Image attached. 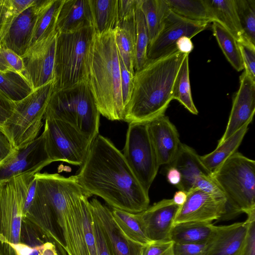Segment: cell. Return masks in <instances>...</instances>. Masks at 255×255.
Instances as JSON below:
<instances>
[{"mask_svg": "<svg viewBox=\"0 0 255 255\" xmlns=\"http://www.w3.org/2000/svg\"><path fill=\"white\" fill-rule=\"evenodd\" d=\"M249 221L215 226L205 255H237L244 243Z\"/></svg>", "mask_w": 255, "mask_h": 255, "instance_id": "7402d4cb", "label": "cell"}, {"mask_svg": "<svg viewBox=\"0 0 255 255\" xmlns=\"http://www.w3.org/2000/svg\"><path fill=\"white\" fill-rule=\"evenodd\" d=\"M245 39L255 45V0H235Z\"/></svg>", "mask_w": 255, "mask_h": 255, "instance_id": "74e56055", "label": "cell"}, {"mask_svg": "<svg viewBox=\"0 0 255 255\" xmlns=\"http://www.w3.org/2000/svg\"><path fill=\"white\" fill-rule=\"evenodd\" d=\"M35 174H22L0 185V255H17L24 202Z\"/></svg>", "mask_w": 255, "mask_h": 255, "instance_id": "ba28073f", "label": "cell"}, {"mask_svg": "<svg viewBox=\"0 0 255 255\" xmlns=\"http://www.w3.org/2000/svg\"><path fill=\"white\" fill-rule=\"evenodd\" d=\"M207 243L187 244L174 243V255H205L207 249Z\"/></svg>", "mask_w": 255, "mask_h": 255, "instance_id": "7dc6e473", "label": "cell"}, {"mask_svg": "<svg viewBox=\"0 0 255 255\" xmlns=\"http://www.w3.org/2000/svg\"><path fill=\"white\" fill-rule=\"evenodd\" d=\"M93 26L89 0H64L56 22L57 33L72 32Z\"/></svg>", "mask_w": 255, "mask_h": 255, "instance_id": "cb8c5ba5", "label": "cell"}, {"mask_svg": "<svg viewBox=\"0 0 255 255\" xmlns=\"http://www.w3.org/2000/svg\"><path fill=\"white\" fill-rule=\"evenodd\" d=\"M193 188H197L211 195L225 196L211 175H200L195 181Z\"/></svg>", "mask_w": 255, "mask_h": 255, "instance_id": "f6af8a7d", "label": "cell"}, {"mask_svg": "<svg viewBox=\"0 0 255 255\" xmlns=\"http://www.w3.org/2000/svg\"><path fill=\"white\" fill-rule=\"evenodd\" d=\"M166 178L169 183L175 185L176 187L180 183L181 180L180 172L177 169L172 166H170L168 169Z\"/></svg>", "mask_w": 255, "mask_h": 255, "instance_id": "db71d44e", "label": "cell"}, {"mask_svg": "<svg viewBox=\"0 0 255 255\" xmlns=\"http://www.w3.org/2000/svg\"><path fill=\"white\" fill-rule=\"evenodd\" d=\"M114 31L119 57L128 70L134 74L135 35L128 30L119 27H117Z\"/></svg>", "mask_w": 255, "mask_h": 255, "instance_id": "8d00e7d4", "label": "cell"}, {"mask_svg": "<svg viewBox=\"0 0 255 255\" xmlns=\"http://www.w3.org/2000/svg\"><path fill=\"white\" fill-rule=\"evenodd\" d=\"M89 202L109 241L114 255H141L144 246L132 241L123 233L116 222L111 209L96 198Z\"/></svg>", "mask_w": 255, "mask_h": 255, "instance_id": "44dd1931", "label": "cell"}, {"mask_svg": "<svg viewBox=\"0 0 255 255\" xmlns=\"http://www.w3.org/2000/svg\"><path fill=\"white\" fill-rule=\"evenodd\" d=\"M89 198L74 200L64 217L61 230L68 255H98Z\"/></svg>", "mask_w": 255, "mask_h": 255, "instance_id": "8fae6325", "label": "cell"}, {"mask_svg": "<svg viewBox=\"0 0 255 255\" xmlns=\"http://www.w3.org/2000/svg\"><path fill=\"white\" fill-rule=\"evenodd\" d=\"M207 2L215 22L227 29L238 43L248 41L244 37L235 0H207Z\"/></svg>", "mask_w": 255, "mask_h": 255, "instance_id": "d4e9b609", "label": "cell"}, {"mask_svg": "<svg viewBox=\"0 0 255 255\" xmlns=\"http://www.w3.org/2000/svg\"><path fill=\"white\" fill-rule=\"evenodd\" d=\"M139 0H118V23L135 17Z\"/></svg>", "mask_w": 255, "mask_h": 255, "instance_id": "bcb514c9", "label": "cell"}, {"mask_svg": "<svg viewBox=\"0 0 255 255\" xmlns=\"http://www.w3.org/2000/svg\"><path fill=\"white\" fill-rule=\"evenodd\" d=\"M17 255H68L64 246L28 221H22Z\"/></svg>", "mask_w": 255, "mask_h": 255, "instance_id": "ffe728a7", "label": "cell"}, {"mask_svg": "<svg viewBox=\"0 0 255 255\" xmlns=\"http://www.w3.org/2000/svg\"><path fill=\"white\" fill-rule=\"evenodd\" d=\"M57 32L32 45L21 57L24 76L33 90L54 80Z\"/></svg>", "mask_w": 255, "mask_h": 255, "instance_id": "5bb4252c", "label": "cell"}, {"mask_svg": "<svg viewBox=\"0 0 255 255\" xmlns=\"http://www.w3.org/2000/svg\"><path fill=\"white\" fill-rule=\"evenodd\" d=\"M180 207L172 199H163L139 213L146 235L151 241L169 240Z\"/></svg>", "mask_w": 255, "mask_h": 255, "instance_id": "ac0fdd59", "label": "cell"}, {"mask_svg": "<svg viewBox=\"0 0 255 255\" xmlns=\"http://www.w3.org/2000/svg\"><path fill=\"white\" fill-rule=\"evenodd\" d=\"M52 162L46 150L43 131L28 145L15 149L0 163V185L22 174L40 172Z\"/></svg>", "mask_w": 255, "mask_h": 255, "instance_id": "4fadbf2b", "label": "cell"}, {"mask_svg": "<svg viewBox=\"0 0 255 255\" xmlns=\"http://www.w3.org/2000/svg\"><path fill=\"white\" fill-rule=\"evenodd\" d=\"M0 89L14 102L22 100L34 91L24 75L13 71L0 72Z\"/></svg>", "mask_w": 255, "mask_h": 255, "instance_id": "e575fe53", "label": "cell"}, {"mask_svg": "<svg viewBox=\"0 0 255 255\" xmlns=\"http://www.w3.org/2000/svg\"><path fill=\"white\" fill-rule=\"evenodd\" d=\"M187 197V192L179 190L176 191L172 199L173 201L176 205L181 206L186 201Z\"/></svg>", "mask_w": 255, "mask_h": 255, "instance_id": "11a10c76", "label": "cell"}, {"mask_svg": "<svg viewBox=\"0 0 255 255\" xmlns=\"http://www.w3.org/2000/svg\"><path fill=\"white\" fill-rule=\"evenodd\" d=\"M87 81L100 114L110 121H124L126 108L114 31L95 34Z\"/></svg>", "mask_w": 255, "mask_h": 255, "instance_id": "3957f363", "label": "cell"}, {"mask_svg": "<svg viewBox=\"0 0 255 255\" xmlns=\"http://www.w3.org/2000/svg\"><path fill=\"white\" fill-rule=\"evenodd\" d=\"M176 46L179 52L185 54H189L194 47L191 38L187 36L180 37L177 41Z\"/></svg>", "mask_w": 255, "mask_h": 255, "instance_id": "f5cc1de1", "label": "cell"}, {"mask_svg": "<svg viewBox=\"0 0 255 255\" xmlns=\"http://www.w3.org/2000/svg\"><path fill=\"white\" fill-rule=\"evenodd\" d=\"M255 113V79L244 70L240 77V87L233 100L225 131L219 140L220 144L246 124H250Z\"/></svg>", "mask_w": 255, "mask_h": 255, "instance_id": "e0dca14e", "label": "cell"}, {"mask_svg": "<svg viewBox=\"0 0 255 255\" xmlns=\"http://www.w3.org/2000/svg\"><path fill=\"white\" fill-rule=\"evenodd\" d=\"M24 71L22 58L11 50L0 47V72L13 71L24 75Z\"/></svg>", "mask_w": 255, "mask_h": 255, "instance_id": "f35d334b", "label": "cell"}, {"mask_svg": "<svg viewBox=\"0 0 255 255\" xmlns=\"http://www.w3.org/2000/svg\"><path fill=\"white\" fill-rule=\"evenodd\" d=\"M64 0H47L39 11L30 48L56 32V22Z\"/></svg>", "mask_w": 255, "mask_h": 255, "instance_id": "f1b7e54d", "label": "cell"}, {"mask_svg": "<svg viewBox=\"0 0 255 255\" xmlns=\"http://www.w3.org/2000/svg\"><path fill=\"white\" fill-rule=\"evenodd\" d=\"M100 115L87 81H83L54 89L44 119L70 124L93 141L99 134Z\"/></svg>", "mask_w": 255, "mask_h": 255, "instance_id": "277c9868", "label": "cell"}, {"mask_svg": "<svg viewBox=\"0 0 255 255\" xmlns=\"http://www.w3.org/2000/svg\"><path fill=\"white\" fill-rule=\"evenodd\" d=\"M113 216L123 233L132 241L145 246L151 241L147 237L139 213L112 207Z\"/></svg>", "mask_w": 255, "mask_h": 255, "instance_id": "4dcf8cb0", "label": "cell"}, {"mask_svg": "<svg viewBox=\"0 0 255 255\" xmlns=\"http://www.w3.org/2000/svg\"><path fill=\"white\" fill-rule=\"evenodd\" d=\"M215 226L211 222H185L174 224L169 240L175 244H204L212 236Z\"/></svg>", "mask_w": 255, "mask_h": 255, "instance_id": "484cf974", "label": "cell"}, {"mask_svg": "<svg viewBox=\"0 0 255 255\" xmlns=\"http://www.w3.org/2000/svg\"><path fill=\"white\" fill-rule=\"evenodd\" d=\"M14 150L7 136L0 128V163Z\"/></svg>", "mask_w": 255, "mask_h": 255, "instance_id": "f907efd6", "label": "cell"}, {"mask_svg": "<svg viewBox=\"0 0 255 255\" xmlns=\"http://www.w3.org/2000/svg\"><path fill=\"white\" fill-rule=\"evenodd\" d=\"M172 98L173 100L178 101L191 114H198L191 94L189 79V54L184 58L176 77L173 89Z\"/></svg>", "mask_w": 255, "mask_h": 255, "instance_id": "836d02e7", "label": "cell"}, {"mask_svg": "<svg viewBox=\"0 0 255 255\" xmlns=\"http://www.w3.org/2000/svg\"><path fill=\"white\" fill-rule=\"evenodd\" d=\"M244 69L255 79V45L245 41L238 43Z\"/></svg>", "mask_w": 255, "mask_h": 255, "instance_id": "7bdbcfd3", "label": "cell"}, {"mask_svg": "<svg viewBox=\"0 0 255 255\" xmlns=\"http://www.w3.org/2000/svg\"><path fill=\"white\" fill-rule=\"evenodd\" d=\"M188 54L175 51L147 61L134 72L133 89L124 121L128 124L148 123L164 115L173 100L176 77Z\"/></svg>", "mask_w": 255, "mask_h": 255, "instance_id": "7a4b0ae2", "label": "cell"}, {"mask_svg": "<svg viewBox=\"0 0 255 255\" xmlns=\"http://www.w3.org/2000/svg\"><path fill=\"white\" fill-rule=\"evenodd\" d=\"M209 24L185 18L170 9L159 32L148 44L147 61L157 59L178 50L176 43L180 37L187 36L191 39L207 28Z\"/></svg>", "mask_w": 255, "mask_h": 255, "instance_id": "7c38bea8", "label": "cell"}, {"mask_svg": "<svg viewBox=\"0 0 255 255\" xmlns=\"http://www.w3.org/2000/svg\"><path fill=\"white\" fill-rule=\"evenodd\" d=\"M134 72L141 69L147 62V50L149 42V35L144 16L139 6L135 14Z\"/></svg>", "mask_w": 255, "mask_h": 255, "instance_id": "d590c367", "label": "cell"}, {"mask_svg": "<svg viewBox=\"0 0 255 255\" xmlns=\"http://www.w3.org/2000/svg\"><path fill=\"white\" fill-rule=\"evenodd\" d=\"M150 138L160 165H170L181 142L175 126L165 115L147 123Z\"/></svg>", "mask_w": 255, "mask_h": 255, "instance_id": "d6986e66", "label": "cell"}, {"mask_svg": "<svg viewBox=\"0 0 255 255\" xmlns=\"http://www.w3.org/2000/svg\"><path fill=\"white\" fill-rule=\"evenodd\" d=\"M185 203L180 206L174 224L185 222H208L225 218L227 200L225 196L211 195L197 188L187 192Z\"/></svg>", "mask_w": 255, "mask_h": 255, "instance_id": "9a60e30c", "label": "cell"}, {"mask_svg": "<svg viewBox=\"0 0 255 255\" xmlns=\"http://www.w3.org/2000/svg\"><path fill=\"white\" fill-rule=\"evenodd\" d=\"M96 34L114 31L118 25V0H89Z\"/></svg>", "mask_w": 255, "mask_h": 255, "instance_id": "4316f807", "label": "cell"}, {"mask_svg": "<svg viewBox=\"0 0 255 255\" xmlns=\"http://www.w3.org/2000/svg\"><path fill=\"white\" fill-rule=\"evenodd\" d=\"M169 9L185 18L209 23L215 22L207 0H165Z\"/></svg>", "mask_w": 255, "mask_h": 255, "instance_id": "f546056e", "label": "cell"}, {"mask_svg": "<svg viewBox=\"0 0 255 255\" xmlns=\"http://www.w3.org/2000/svg\"><path fill=\"white\" fill-rule=\"evenodd\" d=\"M171 240L153 241L143 247L141 255H174Z\"/></svg>", "mask_w": 255, "mask_h": 255, "instance_id": "ee69618b", "label": "cell"}, {"mask_svg": "<svg viewBox=\"0 0 255 255\" xmlns=\"http://www.w3.org/2000/svg\"><path fill=\"white\" fill-rule=\"evenodd\" d=\"M15 107V102L0 89V128H3L10 118Z\"/></svg>", "mask_w": 255, "mask_h": 255, "instance_id": "c3c4849f", "label": "cell"}, {"mask_svg": "<svg viewBox=\"0 0 255 255\" xmlns=\"http://www.w3.org/2000/svg\"><path fill=\"white\" fill-rule=\"evenodd\" d=\"M169 165L175 167L180 172L181 180L176 187L186 192L193 188L195 181L200 175H212L203 164L200 156L196 151L182 143L174 160Z\"/></svg>", "mask_w": 255, "mask_h": 255, "instance_id": "603a6c76", "label": "cell"}, {"mask_svg": "<svg viewBox=\"0 0 255 255\" xmlns=\"http://www.w3.org/2000/svg\"><path fill=\"white\" fill-rule=\"evenodd\" d=\"M95 35L93 26L72 32L57 33L54 89L87 81L90 51Z\"/></svg>", "mask_w": 255, "mask_h": 255, "instance_id": "8992f818", "label": "cell"}, {"mask_svg": "<svg viewBox=\"0 0 255 255\" xmlns=\"http://www.w3.org/2000/svg\"><path fill=\"white\" fill-rule=\"evenodd\" d=\"M119 59L121 69L122 94L123 103L126 109L133 89L134 74L128 70L120 57Z\"/></svg>", "mask_w": 255, "mask_h": 255, "instance_id": "b9f144b4", "label": "cell"}, {"mask_svg": "<svg viewBox=\"0 0 255 255\" xmlns=\"http://www.w3.org/2000/svg\"><path fill=\"white\" fill-rule=\"evenodd\" d=\"M250 124H246L241 129L219 145L212 152L200 156L201 161L211 173L225 160L237 152L243 140Z\"/></svg>", "mask_w": 255, "mask_h": 255, "instance_id": "83f0119b", "label": "cell"}, {"mask_svg": "<svg viewBox=\"0 0 255 255\" xmlns=\"http://www.w3.org/2000/svg\"><path fill=\"white\" fill-rule=\"evenodd\" d=\"M10 15L7 0H0V43L6 28Z\"/></svg>", "mask_w": 255, "mask_h": 255, "instance_id": "816d5d0a", "label": "cell"}, {"mask_svg": "<svg viewBox=\"0 0 255 255\" xmlns=\"http://www.w3.org/2000/svg\"><path fill=\"white\" fill-rule=\"evenodd\" d=\"M92 212L98 255H114L109 241L97 217L92 210Z\"/></svg>", "mask_w": 255, "mask_h": 255, "instance_id": "ab89813d", "label": "cell"}, {"mask_svg": "<svg viewBox=\"0 0 255 255\" xmlns=\"http://www.w3.org/2000/svg\"><path fill=\"white\" fill-rule=\"evenodd\" d=\"M43 132L46 150L53 162L63 161L81 166L92 142L67 123L45 118Z\"/></svg>", "mask_w": 255, "mask_h": 255, "instance_id": "9c48e42d", "label": "cell"}, {"mask_svg": "<svg viewBox=\"0 0 255 255\" xmlns=\"http://www.w3.org/2000/svg\"><path fill=\"white\" fill-rule=\"evenodd\" d=\"M11 15H17L31 5L35 2L36 0H6Z\"/></svg>", "mask_w": 255, "mask_h": 255, "instance_id": "681fc988", "label": "cell"}, {"mask_svg": "<svg viewBox=\"0 0 255 255\" xmlns=\"http://www.w3.org/2000/svg\"><path fill=\"white\" fill-rule=\"evenodd\" d=\"M139 6L146 22L149 43L160 30L170 9L165 0H139Z\"/></svg>", "mask_w": 255, "mask_h": 255, "instance_id": "1f68e13d", "label": "cell"}, {"mask_svg": "<svg viewBox=\"0 0 255 255\" xmlns=\"http://www.w3.org/2000/svg\"><path fill=\"white\" fill-rule=\"evenodd\" d=\"M122 153L136 179L148 193L160 165L147 123L129 124Z\"/></svg>", "mask_w": 255, "mask_h": 255, "instance_id": "30bf717a", "label": "cell"}, {"mask_svg": "<svg viewBox=\"0 0 255 255\" xmlns=\"http://www.w3.org/2000/svg\"><path fill=\"white\" fill-rule=\"evenodd\" d=\"M227 200L225 218L255 210V161L237 151L212 173Z\"/></svg>", "mask_w": 255, "mask_h": 255, "instance_id": "5b68a950", "label": "cell"}, {"mask_svg": "<svg viewBox=\"0 0 255 255\" xmlns=\"http://www.w3.org/2000/svg\"><path fill=\"white\" fill-rule=\"evenodd\" d=\"M54 81L34 91L22 100L15 102V107L2 130L15 149L24 148L39 135L51 96Z\"/></svg>", "mask_w": 255, "mask_h": 255, "instance_id": "52a82bcc", "label": "cell"}, {"mask_svg": "<svg viewBox=\"0 0 255 255\" xmlns=\"http://www.w3.org/2000/svg\"><path fill=\"white\" fill-rule=\"evenodd\" d=\"M247 215L249 221L247 232L237 255H255V210Z\"/></svg>", "mask_w": 255, "mask_h": 255, "instance_id": "60d3db41", "label": "cell"}, {"mask_svg": "<svg viewBox=\"0 0 255 255\" xmlns=\"http://www.w3.org/2000/svg\"><path fill=\"white\" fill-rule=\"evenodd\" d=\"M212 23L214 35L226 58L237 71H242L244 65L238 41L222 25L217 22Z\"/></svg>", "mask_w": 255, "mask_h": 255, "instance_id": "d6a6232c", "label": "cell"}, {"mask_svg": "<svg viewBox=\"0 0 255 255\" xmlns=\"http://www.w3.org/2000/svg\"><path fill=\"white\" fill-rule=\"evenodd\" d=\"M75 175L90 196L100 197L113 208L139 213L148 207V193L136 179L123 153L101 134L92 142Z\"/></svg>", "mask_w": 255, "mask_h": 255, "instance_id": "6da1fadb", "label": "cell"}, {"mask_svg": "<svg viewBox=\"0 0 255 255\" xmlns=\"http://www.w3.org/2000/svg\"><path fill=\"white\" fill-rule=\"evenodd\" d=\"M47 0H36L34 4L15 15H10L0 47L22 57L30 48L39 11Z\"/></svg>", "mask_w": 255, "mask_h": 255, "instance_id": "2e32d148", "label": "cell"}]
</instances>
